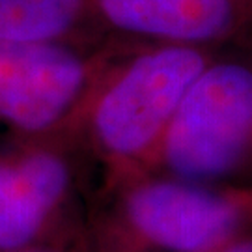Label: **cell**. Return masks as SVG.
<instances>
[{
	"mask_svg": "<svg viewBox=\"0 0 252 252\" xmlns=\"http://www.w3.org/2000/svg\"><path fill=\"white\" fill-rule=\"evenodd\" d=\"M21 252H81V247H79V241L75 245V249L67 247V245H43V247H36V249H28V251H21Z\"/></svg>",
	"mask_w": 252,
	"mask_h": 252,
	"instance_id": "9",
	"label": "cell"
},
{
	"mask_svg": "<svg viewBox=\"0 0 252 252\" xmlns=\"http://www.w3.org/2000/svg\"><path fill=\"white\" fill-rule=\"evenodd\" d=\"M217 53L124 43L112 54L65 133L95 164L99 196L157 174L181 101Z\"/></svg>",
	"mask_w": 252,
	"mask_h": 252,
	"instance_id": "1",
	"label": "cell"
},
{
	"mask_svg": "<svg viewBox=\"0 0 252 252\" xmlns=\"http://www.w3.org/2000/svg\"><path fill=\"white\" fill-rule=\"evenodd\" d=\"M92 17L108 41L252 49V0H92Z\"/></svg>",
	"mask_w": 252,
	"mask_h": 252,
	"instance_id": "6",
	"label": "cell"
},
{
	"mask_svg": "<svg viewBox=\"0 0 252 252\" xmlns=\"http://www.w3.org/2000/svg\"><path fill=\"white\" fill-rule=\"evenodd\" d=\"M252 230L251 185H207L150 174L101 194L81 252H206Z\"/></svg>",
	"mask_w": 252,
	"mask_h": 252,
	"instance_id": "2",
	"label": "cell"
},
{
	"mask_svg": "<svg viewBox=\"0 0 252 252\" xmlns=\"http://www.w3.org/2000/svg\"><path fill=\"white\" fill-rule=\"evenodd\" d=\"M0 41L27 45L94 47L92 0H0Z\"/></svg>",
	"mask_w": 252,
	"mask_h": 252,
	"instance_id": "7",
	"label": "cell"
},
{
	"mask_svg": "<svg viewBox=\"0 0 252 252\" xmlns=\"http://www.w3.org/2000/svg\"><path fill=\"white\" fill-rule=\"evenodd\" d=\"M79 157L65 133L19 138L0 153V252L49 243L63 222L79 185Z\"/></svg>",
	"mask_w": 252,
	"mask_h": 252,
	"instance_id": "5",
	"label": "cell"
},
{
	"mask_svg": "<svg viewBox=\"0 0 252 252\" xmlns=\"http://www.w3.org/2000/svg\"><path fill=\"white\" fill-rule=\"evenodd\" d=\"M206 252H252V230L235 235L232 239L217 245Z\"/></svg>",
	"mask_w": 252,
	"mask_h": 252,
	"instance_id": "8",
	"label": "cell"
},
{
	"mask_svg": "<svg viewBox=\"0 0 252 252\" xmlns=\"http://www.w3.org/2000/svg\"><path fill=\"white\" fill-rule=\"evenodd\" d=\"M122 45L0 41V122L17 138L67 133L94 81Z\"/></svg>",
	"mask_w": 252,
	"mask_h": 252,
	"instance_id": "4",
	"label": "cell"
},
{
	"mask_svg": "<svg viewBox=\"0 0 252 252\" xmlns=\"http://www.w3.org/2000/svg\"><path fill=\"white\" fill-rule=\"evenodd\" d=\"M157 174L207 185L252 183V49L220 51L181 101Z\"/></svg>",
	"mask_w": 252,
	"mask_h": 252,
	"instance_id": "3",
	"label": "cell"
}]
</instances>
